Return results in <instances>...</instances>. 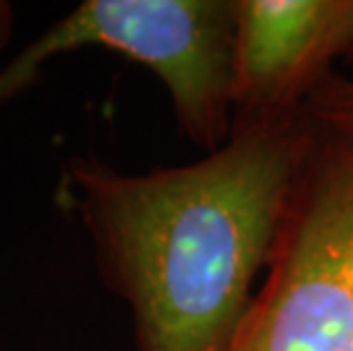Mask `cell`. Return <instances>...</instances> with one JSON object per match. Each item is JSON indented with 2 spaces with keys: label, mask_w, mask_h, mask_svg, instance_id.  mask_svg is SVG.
I'll return each instance as SVG.
<instances>
[{
  "label": "cell",
  "mask_w": 353,
  "mask_h": 351,
  "mask_svg": "<svg viewBox=\"0 0 353 351\" xmlns=\"http://www.w3.org/2000/svg\"><path fill=\"white\" fill-rule=\"evenodd\" d=\"M314 128L305 108L235 117L183 167L119 171L73 158L66 183L103 283L130 308L137 351H226L267 270Z\"/></svg>",
  "instance_id": "cell-1"
},
{
  "label": "cell",
  "mask_w": 353,
  "mask_h": 351,
  "mask_svg": "<svg viewBox=\"0 0 353 351\" xmlns=\"http://www.w3.org/2000/svg\"><path fill=\"white\" fill-rule=\"evenodd\" d=\"M226 351H353V121L314 117L265 281Z\"/></svg>",
  "instance_id": "cell-2"
},
{
  "label": "cell",
  "mask_w": 353,
  "mask_h": 351,
  "mask_svg": "<svg viewBox=\"0 0 353 351\" xmlns=\"http://www.w3.org/2000/svg\"><path fill=\"white\" fill-rule=\"evenodd\" d=\"M237 0H85L0 69V106L32 87L41 66L80 48H105L153 71L183 135L212 153L235 121Z\"/></svg>",
  "instance_id": "cell-3"
},
{
  "label": "cell",
  "mask_w": 353,
  "mask_h": 351,
  "mask_svg": "<svg viewBox=\"0 0 353 351\" xmlns=\"http://www.w3.org/2000/svg\"><path fill=\"white\" fill-rule=\"evenodd\" d=\"M342 0H237L235 117L307 106L342 55Z\"/></svg>",
  "instance_id": "cell-4"
},
{
  "label": "cell",
  "mask_w": 353,
  "mask_h": 351,
  "mask_svg": "<svg viewBox=\"0 0 353 351\" xmlns=\"http://www.w3.org/2000/svg\"><path fill=\"white\" fill-rule=\"evenodd\" d=\"M340 46H342V55H353V0H342ZM307 103L310 106H344V103H353V80L330 76L312 94V99Z\"/></svg>",
  "instance_id": "cell-5"
},
{
  "label": "cell",
  "mask_w": 353,
  "mask_h": 351,
  "mask_svg": "<svg viewBox=\"0 0 353 351\" xmlns=\"http://www.w3.org/2000/svg\"><path fill=\"white\" fill-rule=\"evenodd\" d=\"M317 119L324 121H353V103H344V106H307Z\"/></svg>",
  "instance_id": "cell-6"
},
{
  "label": "cell",
  "mask_w": 353,
  "mask_h": 351,
  "mask_svg": "<svg viewBox=\"0 0 353 351\" xmlns=\"http://www.w3.org/2000/svg\"><path fill=\"white\" fill-rule=\"evenodd\" d=\"M12 34V5L0 0V48L10 41Z\"/></svg>",
  "instance_id": "cell-7"
}]
</instances>
